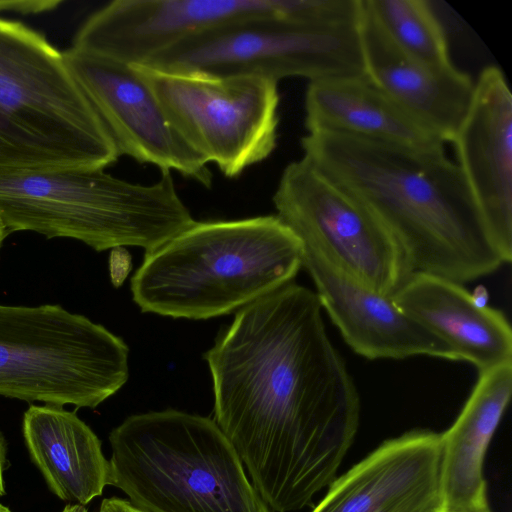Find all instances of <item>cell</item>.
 <instances>
[{"label": "cell", "mask_w": 512, "mask_h": 512, "mask_svg": "<svg viewBox=\"0 0 512 512\" xmlns=\"http://www.w3.org/2000/svg\"><path fill=\"white\" fill-rule=\"evenodd\" d=\"M124 340L58 304L0 305V396L96 408L128 380Z\"/></svg>", "instance_id": "7"}, {"label": "cell", "mask_w": 512, "mask_h": 512, "mask_svg": "<svg viewBox=\"0 0 512 512\" xmlns=\"http://www.w3.org/2000/svg\"><path fill=\"white\" fill-rule=\"evenodd\" d=\"M302 247V267L315 284L321 307L357 354L371 360L427 355L459 361L443 340L398 308L391 296L358 282L315 247L303 242Z\"/></svg>", "instance_id": "14"}, {"label": "cell", "mask_w": 512, "mask_h": 512, "mask_svg": "<svg viewBox=\"0 0 512 512\" xmlns=\"http://www.w3.org/2000/svg\"><path fill=\"white\" fill-rule=\"evenodd\" d=\"M144 66L215 76L310 81L365 75L358 21L311 24L280 18L235 23L189 39Z\"/></svg>", "instance_id": "9"}, {"label": "cell", "mask_w": 512, "mask_h": 512, "mask_svg": "<svg viewBox=\"0 0 512 512\" xmlns=\"http://www.w3.org/2000/svg\"><path fill=\"white\" fill-rule=\"evenodd\" d=\"M0 512H12L8 507L0 503Z\"/></svg>", "instance_id": "26"}, {"label": "cell", "mask_w": 512, "mask_h": 512, "mask_svg": "<svg viewBox=\"0 0 512 512\" xmlns=\"http://www.w3.org/2000/svg\"><path fill=\"white\" fill-rule=\"evenodd\" d=\"M315 292L289 283L246 305L205 353L214 421L271 511L328 487L359 427L360 399Z\"/></svg>", "instance_id": "1"}, {"label": "cell", "mask_w": 512, "mask_h": 512, "mask_svg": "<svg viewBox=\"0 0 512 512\" xmlns=\"http://www.w3.org/2000/svg\"><path fill=\"white\" fill-rule=\"evenodd\" d=\"M63 56L119 155L211 186L208 163L177 132L133 66L72 46Z\"/></svg>", "instance_id": "12"}, {"label": "cell", "mask_w": 512, "mask_h": 512, "mask_svg": "<svg viewBox=\"0 0 512 512\" xmlns=\"http://www.w3.org/2000/svg\"><path fill=\"white\" fill-rule=\"evenodd\" d=\"M31 460L60 499L85 506L110 482V463L101 441L75 412L31 404L23 416Z\"/></svg>", "instance_id": "19"}, {"label": "cell", "mask_w": 512, "mask_h": 512, "mask_svg": "<svg viewBox=\"0 0 512 512\" xmlns=\"http://www.w3.org/2000/svg\"><path fill=\"white\" fill-rule=\"evenodd\" d=\"M360 3L365 75L443 143H452L470 108L475 81L453 64L432 67L400 52Z\"/></svg>", "instance_id": "16"}, {"label": "cell", "mask_w": 512, "mask_h": 512, "mask_svg": "<svg viewBox=\"0 0 512 512\" xmlns=\"http://www.w3.org/2000/svg\"><path fill=\"white\" fill-rule=\"evenodd\" d=\"M378 28L409 58L432 67L451 65L442 25L424 0H362Z\"/></svg>", "instance_id": "21"}, {"label": "cell", "mask_w": 512, "mask_h": 512, "mask_svg": "<svg viewBox=\"0 0 512 512\" xmlns=\"http://www.w3.org/2000/svg\"><path fill=\"white\" fill-rule=\"evenodd\" d=\"M303 0H114L93 12L72 47L136 66L199 35L262 18L299 20Z\"/></svg>", "instance_id": "11"}, {"label": "cell", "mask_w": 512, "mask_h": 512, "mask_svg": "<svg viewBox=\"0 0 512 512\" xmlns=\"http://www.w3.org/2000/svg\"><path fill=\"white\" fill-rule=\"evenodd\" d=\"M109 485L142 512H271L216 422L174 409L109 434Z\"/></svg>", "instance_id": "6"}, {"label": "cell", "mask_w": 512, "mask_h": 512, "mask_svg": "<svg viewBox=\"0 0 512 512\" xmlns=\"http://www.w3.org/2000/svg\"><path fill=\"white\" fill-rule=\"evenodd\" d=\"M301 146L304 159L391 234L411 272L462 284L503 263L443 146L417 148L326 130L307 132Z\"/></svg>", "instance_id": "2"}, {"label": "cell", "mask_w": 512, "mask_h": 512, "mask_svg": "<svg viewBox=\"0 0 512 512\" xmlns=\"http://www.w3.org/2000/svg\"><path fill=\"white\" fill-rule=\"evenodd\" d=\"M511 392L512 361L479 372L457 419L441 433L439 512H492L484 459Z\"/></svg>", "instance_id": "18"}, {"label": "cell", "mask_w": 512, "mask_h": 512, "mask_svg": "<svg viewBox=\"0 0 512 512\" xmlns=\"http://www.w3.org/2000/svg\"><path fill=\"white\" fill-rule=\"evenodd\" d=\"M440 460V433L386 440L335 478L311 512H439Z\"/></svg>", "instance_id": "15"}, {"label": "cell", "mask_w": 512, "mask_h": 512, "mask_svg": "<svg viewBox=\"0 0 512 512\" xmlns=\"http://www.w3.org/2000/svg\"><path fill=\"white\" fill-rule=\"evenodd\" d=\"M9 235L7 228L0 217V247L2 246L3 240Z\"/></svg>", "instance_id": "25"}, {"label": "cell", "mask_w": 512, "mask_h": 512, "mask_svg": "<svg viewBox=\"0 0 512 512\" xmlns=\"http://www.w3.org/2000/svg\"><path fill=\"white\" fill-rule=\"evenodd\" d=\"M99 512H142L135 508L127 499L107 498L101 503Z\"/></svg>", "instance_id": "22"}, {"label": "cell", "mask_w": 512, "mask_h": 512, "mask_svg": "<svg viewBox=\"0 0 512 512\" xmlns=\"http://www.w3.org/2000/svg\"><path fill=\"white\" fill-rule=\"evenodd\" d=\"M391 299L443 340L459 361L470 362L479 372L512 361V333L505 315L481 304L461 283L412 272Z\"/></svg>", "instance_id": "17"}, {"label": "cell", "mask_w": 512, "mask_h": 512, "mask_svg": "<svg viewBox=\"0 0 512 512\" xmlns=\"http://www.w3.org/2000/svg\"><path fill=\"white\" fill-rule=\"evenodd\" d=\"M0 217L10 234L70 238L101 252L138 246L150 252L194 220L171 172L142 185L104 169H0Z\"/></svg>", "instance_id": "5"}, {"label": "cell", "mask_w": 512, "mask_h": 512, "mask_svg": "<svg viewBox=\"0 0 512 512\" xmlns=\"http://www.w3.org/2000/svg\"><path fill=\"white\" fill-rule=\"evenodd\" d=\"M457 165L503 263L512 258V94L502 71L485 67L454 140Z\"/></svg>", "instance_id": "13"}, {"label": "cell", "mask_w": 512, "mask_h": 512, "mask_svg": "<svg viewBox=\"0 0 512 512\" xmlns=\"http://www.w3.org/2000/svg\"><path fill=\"white\" fill-rule=\"evenodd\" d=\"M42 1H0V169H105L119 152L46 36L2 14L42 13Z\"/></svg>", "instance_id": "4"}, {"label": "cell", "mask_w": 512, "mask_h": 512, "mask_svg": "<svg viewBox=\"0 0 512 512\" xmlns=\"http://www.w3.org/2000/svg\"><path fill=\"white\" fill-rule=\"evenodd\" d=\"M305 127L307 132L335 131L417 148L444 145L366 75L310 81Z\"/></svg>", "instance_id": "20"}, {"label": "cell", "mask_w": 512, "mask_h": 512, "mask_svg": "<svg viewBox=\"0 0 512 512\" xmlns=\"http://www.w3.org/2000/svg\"><path fill=\"white\" fill-rule=\"evenodd\" d=\"M302 248L277 215L194 221L145 253L132 298L142 312L172 318L230 314L291 283Z\"/></svg>", "instance_id": "3"}, {"label": "cell", "mask_w": 512, "mask_h": 512, "mask_svg": "<svg viewBox=\"0 0 512 512\" xmlns=\"http://www.w3.org/2000/svg\"><path fill=\"white\" fill-rule=\"evenodd\" d=\"M133 67L185 142L226 177H238L276 148L277 81L260 75L215 76Z\"/></svg>", "instance_id": "8"}, {"label": "cell", "mask_w": 512, "mask_h": 512, "mask_svg": "<svg viewBox=\"0 0 512 512\" xmlns=\"http://www.w3.org/2000/svg\"><path fill=\"white\" fill-rule=\"evenodd\" d=\"M273 202L303 243L372 290L392 296L412 273L391 234L303 157L284 168Z\"/></svg>", "instance_id": "10"}, {"label": "cell", "mask_w": 512, "mask_h": 512, "mask_svg": "<svg viewBox=\"0 0 512 512\" xmlns=\"http://www.w3.org/2000/svg\"><path fill=\"white\" fill-rule=\"evenodd\" d=\"M62 512H88V510L79 504H68L64 507Z\"/></svg>", "instance_id": "24"}, {"label": "cell", "mask_w": 512, "mask_h": 512, "mask_svg": "<svg viewBox=\"0 0 512 512\" xmlns=\"http://www.w3.org/2000/svg\"><path fill=\"white\" fill-rule=\"evenodd\" d=\"M7 467V443L0 431V497L5 495L4 471Z\"/></svg>", "instance_id": "23"}]
</instances>
